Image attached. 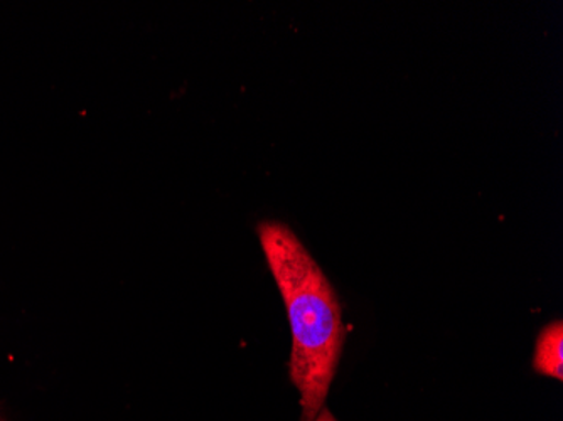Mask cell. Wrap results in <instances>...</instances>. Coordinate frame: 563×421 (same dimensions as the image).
I'll list each match as a JSON object with an SVG mask.
<instances>
[{"instance_id": "obj_1", "label": "cell", "mask_w": 563, "mask_h": 421, "mask_svg": "<svg viewBox=\"0 0 563 421\" xmlns=\"http://www.w3.org/2000/svg\"><path fill=\"white\" fill-rule=\"evenodd\" d=\"M257 231L289 315V375L299 391L300 421H314L324 408L343 353L340 299L314 256L287 224L265 221Z\"/></svg>"}, {"instance_id": "obj_2", "label": "cell", "mask_w": 563, "mask_h": 421, "mask_svg": "<svg viewBox=\"0 0 563 421\" xmlns=\"http://www.w3.org/2000/svg\"><path fill=\"white\" fill-rule=\"evenodd\" d=\"M533 369L539 375L562 381L563 379V324L550 322L540 331L533 354Z\"/></svg>"}, {"instance_id": "obj_3", "label": "cell", "mask_w": 563, "mask_h": 421, "mask_svg": "<svg viewBox=\"0 0 563 421\" xmlns=\"http://www.w3.org/2000/svg\"><path fill=\"white\" fill-rule=\"evenodd\" d=\"M314 421H338L336 418L332 417L325 408H322L321 413L318 414Z\"/></svg>"}, {"instance_id": "obj_4", "label": "cell", "mask_w": 563, "mask_h": 421, "mask_svg": "<svg viewBox=\"0 0 563 421\" xmlns=\"http://www.w3.org/2000/svg\"><path fill=\"white\" fill-rule=\"evenodd\" d=\"M0 421H4V420H0Z\"/></svg>"}]
</instances>
